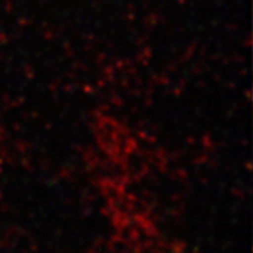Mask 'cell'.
Returning <instances> with one entry per match:
<instances>
[]
</instances>
